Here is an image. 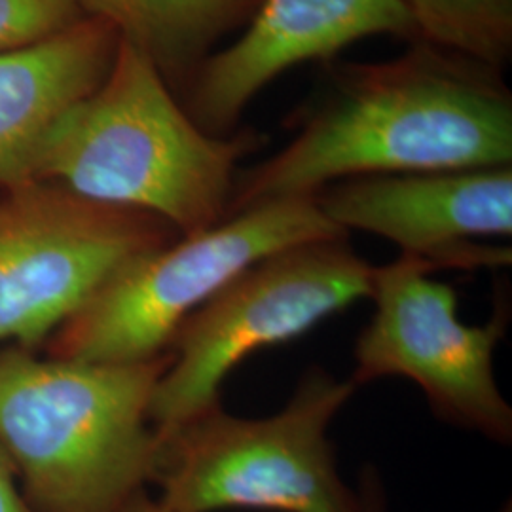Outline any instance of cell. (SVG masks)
<instances>
[{
    "label": "cell",
    "instance_id": "cell-9",
    "mask_svg": "<svg viewBox=\"0 0 512 512\" xmlns=\"http://www.w3.org/2000/svg\"><path fill=\"white\" fill-rule=\"evenodd\" d=\"M315 202L340 230L389 239L403 255L444 268H499L511 247L476 239L511 238L512 167L355 177L321 188Z\"/></svg>",
    "mask_w": 512,
    "mask_h": 512
},
{
    "label": "cell",
    "instance_id": "cell-8",
    "mask_svg": "<svg viewBox=\"0 0 512 512\" xmlns=\"http://www.w3.org/2000/svg\"><path fill=\"white\" fill-rule=\"evenodd\" d=\"M437 266L418 256L378 266L376 311L359 334L349 382L401 376L418 384L433 414L499 444H511L512 408L494 372L497 344L509 327V304L484 325L459 319L458 293L433 279Z\"/></svg>",
    "mask_w": 512,
    "mask_h": 512
},
{
    "label": "cell",
    "instance_id": "cell-10",
    "mask_svg": "<svg viewBox=\"0 0 512 512\" xmlns=\"http://www.w3.org/2000/svg\"><path fill=\"white\" fill-rule=\"evenodd\" d=\"M374 35L418 40L403 0H262L234 44L209 55L192 76L188 114L207 133L230 135L277 76Z\"/></svg>",
    "mask_w": 512,
    "mask_h": 512
},
{
    "label": "cell",
    "instance_id": "cell-1",
    "mask_svg": "<svg viewBox=\"0 0 512 512\" xmlns=\"http://www.w3.org/2000/svg\"><path fill=\"white\" fill-rule=\"evenodd\" d=\"M512 162V95L501 71L410 40L404 54L336 71L289 145L239 171L228 215L329 184Z\"/></svg>",
    "mask_w": 512,
    "mask_h": 512
},
{
    "label": "cell",
    "instance_id": "cell-12",
    "mask_svg": "<svg viewBox=\"0 0 512 512\" xmlns=\"http://www.w3.org/2000/svg\"><path fill=\"white\" fill-rule=\"evenodd\" d=\"M167 74L194 73L215 46L255 18L262 0H82Z\"/></svg>",
    "mask_w": 512,
    "mask_h": 512
},
{
    "label": "cell",
    "instance_id": "cell-5",
    "mask_svg": "<svg viewBox=\"0 0 512 512\" xmlns=\"http://www.w3.org/2000/svg\"><path fill=\"white\" fill-rule=\"evenodd\" d=\"M348 238L315 196L258 203L137 256L46 342L48 357L135 363L164 355L184 321L236 275L281 249Z\"/></svg>",
    "mask_w": 512,
    "mask_h": 512
},
{
    "label": "cell",
    "instance_id": "cell-13",
    "mask_svg": "<svg viewBox=\"0 0 512 512\" xmlns=\"http://www.w3.org/2000/svg\"><path fill=\"white\" fill-rule=\"evenodd\" d=\"M418 40L503 71L512 52V0H403Z\"/></svg>",
    "mask_w": 512,
    "mask_h": 512
},
{
    "label": "cell",
    "instance_id": "cell-16",
    "mask_svg": "<svg viewBox=\"0 0 512 512\" xmlns=\"http://www.w3.org/2000/svg\"><path fill=\"white\" fill-rule=\"evenodd\" d=\"M124 512H171L165 509L164 505L158 501V499H152L147 492H141L139 495H135L131 501H129L128 507L124 509Z\"/></svg>",
    "mask_w": 512,
    "mask_h": 512
},
{
    "label": "cell",
    "instance_id": "cell-14",
    "mask_svg": "<svg viewBox=\"0 0 512 512\" xmlns=\"http://www.w3.org/2000/svg\"><path fill=\"white\" fill-rule=\"evenodd\" d=\"M84 16L82 0H0V52L38 44Z\"/></svg>",
    "mask_w": 512,
    "mask_h": 512
},
{
    "label": "cell",
    "instance_id": "cell-3",
    "mask_svg": "<svg viewBox=\"0 0 512 512\" xmlns=\"http://www.w3.org/2000/svg\"><path fill=\"white\" fill-rule=\"evenodd\" d=\"M171 351L88 363L0 348V450L35 512H124L152 482L150 423Z\"/></svg>",
    "mask_w": 512,
    "mask_h": 512
},
{
    "label": "cell",
    "instance_id": "cell-17",
    "mask_svg": "<svg viewBox=\"0 0 512 512\" xmlns=\"http://www.w3.org/2000/svg\"><path fill=\"white\" fill-rule=\"evenodd\" d=\"M501 512H512L511 503H507V505H505V507H503V511H501Z\"/></svg>",
    "mask_w": 512,
    "mask_h": 512
},
{
    "label": "cell",
    "instance_id": "cell-11",
    "mask_svg": "<svg viewBox=\"0 0 512 512\" xmlns=\"http://www.w3.org/2000/svg\"><path fill=\"white\" fill-rule=\"evenodd\" d=\"M120 35L84 16L33 46L0 52V192L35 183V162L57 120L103 82Z\"/></svg>",
    "mask_w": 512,
    "mask_h": 512
},
{
    "label": "cell",
    "instance_id": "cell-15",
    "mask_svg": "<svg viewBox=\"0 0 512 512\" xmlns=\"http://www.w3.org/2000/svg\"><path fill=\"white\" fill-rule=\"evenodd\" d=\"M0 512H35L18 486L12 463L0 450Z\"/></svg>",
    "mask_w": 512,
    "mask_h": 512
},
{
    "label": "cell",
    "instance_id": "cell-4",
    "mask_svg": "<svg viewBox=\"0 0 512 512\" xmlns=\"http://www.w3.org/2000/svg\"><path fill=\"white\" fill-rule=\"evenodd\" d=\"M357 387L311 366L289 403L266 418L220 404L156 435L152 484L171 512H384L376 476L353 490L338 471L329 427Z\"/></svg>",
    "mask_w": 512,
    "mask_h": 512
},
{
    "label": "cell",
    "instance_id": "cell-7",
    "mask_svg": "<svg viewBox=\"0 0 512 512\" xmlns=\"http://www.w3.org/2000/svg\"><path fill=\"white\" fill-rule=\"evenodd\" d=\"M181 236L154 215L52 183L0 196V344L37 351L112 275Z\"/></svg>",
    "mask_w": 512,
    "mask_h": 512
},
{
    "label": "cell",
    "instance_id": "cell-6",
    "mask_svg": "<svg viewBox=\"0 0 512 512\" xmlns=\"http://www.w3.org/2000/svg\"><path fill=\"white\" fill-rule=\"evenodd\" d=\"M378 266L348 238L315 239L262 258L194 311L171 344L150 423L164 435L220 404V387L256 351L294 340L372 298Z\"/></svg>",
    "mask_w": 512,
    "mask_h": 512
},
{
    "label": "cell",
    "instance_id": "cell-2",
    "mask_svg": "<svg viewBox=\"0 0 512 512\" xmlns=\"http://www.w3.org/2000/svg\"><path fill=\"white\" fill-rule=\"evenodd\" d=\"M264 141L253 129L200 128L152 57L120 37L103 82L44 139L33 177L154 215L188 236L228 217L239 164Z\"/></svg>",
    "mask_w": 512,
    "mask_h": 512
}]
</instances>
